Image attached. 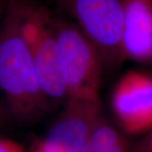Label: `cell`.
<instances>
[{"mask_svg":"<svg viewBox=\"0 0 152 152\" xmlns=\"http://www.w3.org/2000/svg\"><path fill=\"white\" fill-rule=\"evenodd\" d=\"M53 26L65 72L69 99L100 102L105 70L96 50L69 19L53 14Z\"/></svg>","mask_w":152,"mask_h":152,"instance_id":"obj_4","label":"cell"},{"mask_svg":"<svg viewBox=\"0 0 152 152\" xmlns=\"http://www.w3.org/2000/svg\"><path fill=\"white\" fill-rule=\"evenodd\" d=\"M134 152H152V130L135 145Z\"/></svg>","mask_w":152,"mask_h":152,"instance_id":"obj_10","label":"cell"},{"mask_svg":"<svg viewBox=\"0 0 152 152\" xmlns=\"http://www.w3.org/2000/svg\"><path fill=\"white\" fill-rule=\"evenodd\" d=\"M0 152H26L22 145L8 139H0Z\"/></svg>","mask_w":152,"mask_h":152,"instance_id":"obj_9","label":"cell"},{"mask_svg":"<svg viewBox=\"0 0 152 152\" xmlns=\"http://www.w3.org/2000/svg\"><path fill=\"white\" fill-rule=\"evenodd\" d=\"M10 0H0V21L4 16Z\"/></svg>","mask_w":152,"mask_h":152,"instance_id":"obj_13","label":"cell"},{"mask_svg":"<svg viewBox=\"0 0 152 152\" xmlns=\"http://www.w3.org/2000/svg\"><path fill=\"white\" fill-rule=\"evenodd\" d=\"M111 107L126 134L152 130V75L134 69L126 72L114 86Z\"/></svg>","mask_w":152,"mask_h":152,"instance_id":"obj_5","label":"cell"},{"mask_svg":"<svg viewBox=\"0 0 152 152\" xmlns=\"http://www.w3.org/2000/svg\"><path fill=\"white\" fill-rule=\"evenodd\" d=\"M127 135L103 115L93 131L91 140L96 152H134L135 146Z\"/></svg>","mask_w":152,"mask_h":152,"instance_id":"obj_8","label":"cell"},{"mask_svg":"<svg viewBox=\"0 0 152 152\" xmlns=\"http://www.w3.org/2000/svg\"><path fill=\"white\" fill-rule=\"evenodd\" d=\"M102 116L101 101L69 99L42 141L54 152H80Z\"/></svg>","mask_w":152,"mask_h":152,"instance_id":"obj_6","label":"cell"},{"mask_svg":"<svg viewBox=\"0 0 152 152\" xmlns=\"http://www.w3.org/2000/svg\"><path fill=\"white\" fill-rule=\"evenodd\" d=\"M24 33L32 53L40 85L51 108L64 107L69 99V92L53 26V13L46 6L27 0Z\"/></svg>","mask_w":152,"mask_h":152,"instance_id":"obj_3","label":"cell"},{"mask_svg":"<svg viewBox=\"0 0 152 152\" xmlns=\"http://www.w3.org/2000/svg\"><path fill=\"white\" fill-rule=\"evenodd\" d=\"M31 152H54L51 148H49L42 140L37 142Z\"/></svg>","mask_w":152,"mask_h":152,"instance_id":"obj_11","label":"cell"},{"mask_svg":"<svg viewBox=\"0 0 152 152\" xmlns=\"http://www.w3.org/2000/svg\"><path fill=\"white\" fill-rule=\"evenodd\" d=\"M26 1L10 0L0 21V91L11 119L31 125L42 119L51 107L24 33Z\"/></svg>","mask_w":152,"mask_h":152,"instance_id":"obj_1","label":"cell"},{"mask_svg":"<svg viewBox=\"0 0 152 152\" xmlns=\"http://www.w3.org/2000/svg\"><path fill=\"white\" fill-rule=\"evenodd\" d=\"M96 50L105 74L127 60L123 46L124 0H54Z\"/></svg>","mask_w":152,"mask_h":152,"instance_id":"obj_2","label":"cell"},{"mask_svg":"<svg viewBox=\"0 0 152 152\" xmlns=\"http://www.w3.org/2000/svg\"><path fill=\"white\" fill-rule=\"evenodd\" d=\"M0 118L7 120V121L11 120L10 115L8 109H7V107H6L5 104L1 101V99H0Z\"/></svg>","mask_w":152,"mask_h":152,"instance_id":"obj_12","label":"cell"},{"mask_svg":"<svg viewBox=\"0 0 152 152\" xmlns=\"http://www.w3.org/2000/svg\"><path fill=\"white\" fill-rule=\"evenodd\" d=\"M123 46L127 59L152 60V0H124Z\"/></svg>","mask_w":152,"mask_h":152,"instance_id":"obj_7","label":"cell"},{"mask_svg":"<svg viewBox=\"0 0 152 152\" xmlns=\"http://www.w3.org/2000/svg\"><path fill=\"white\" fill-rule=\"evenodd\" d=\"M7 122H8L7 120L4 119V118H0V128L4 127V126L6 124V123H7Z\"/></svg>","mask_w":152,"mask_h":152,"instance_id":"obj_14","label":"cell"}]
</instances>
